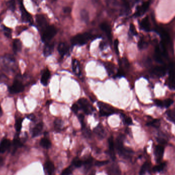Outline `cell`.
Instances as JSON below:
<instances>
[{
    "label": "cell",
    "instance_id": "cell-20",
    "mask_svg": "<svg viewBox=\"0 0 175 175\" xmlns=\"http://www.w3.org/2000/svg\"><path fill=\"white\" fill-rule=\"evenodd\" d=\"M109 149H110V156L111 157V158L113 160H115V144L114 143L113 139V137H111L109 139Z\"/></svg>",
    "mask_w": 175,
    "mask_h": 175
},
{
    "label": "cell",
    "instance_id": "cell-28",
    "mask_svg": "<svg viewBox=\"0 0 175 175\" xmlns=\"http://www.w3.org/2000/svg\"><path fill=\"white\" fill-rule=\"evenodd\" d=\"M45 168L49 175H51L54 171V165L51 161L46 162L45 163Z\"/></svg>",
    "mask_w": 175,
    "mask_h": 175
},
{
    "label": "cell",
    "instance_id": "cell-3",
    "mask_svg": "<svg viewBox=\"0 0 175 175\" xmlns=\"http://www.w3.org/2000/svg\"><path fill=\"white\" fill-rule=\"evenodd\" d=\"M57 30L54 26H48L42 31V40L43 42H48L57 34Z\"/></svg>",
    "mask_w": 175,
    "mask_h": 175
},
{
    "label": "cell",
    "instance_id": "cell-37",
    "mask_svg": "<svg viewBox=\"0 0 175 175\" xmlns=\"http://www.w3.org/2000/svg\"><path fill=\"white\" fill-rule=\"evenodd\" d=\"M166 164L165 163H161L159 165L156 166L153 168V171L154 172H161L162 170H164V167H165Z\"/></svg>",
    "mask_w": 175,
    "mask_h": 175
},
{
    "label": "cell",
    "instance_id": "cell-17",
    "mask_svg": "<svg viewBox=\"0 0 175 175\" xmlns=\"http://www.w3.org/2000/svg\"><path fill=\"white\" fill-rule=\"evenodd\" d=\"M69 49V48L68 46L63 42L60 43L57 47V50L59 54L63 57L67 54V52H68Z\"/></svg>",
    "mask_w": 175,
    "mask_h": 175
},
{
    "label": "cell",
    "instance_id": "cell-4",
    "mask_svg": "<svg viewBox=\"0 0 175 175\" xmlns=\"http://www.w3.org/2000/svg\"><path fill=\"white\" fill-rule=\"evenodd\" d=\"M98 106L102 116H109L115 113V110L112 106L102 102H99Z\"/></svg>",
    "mask_w": 175,
    "mask_h": 175
},
{
    "label": "cell",
    "instance_id": "cell-53",
    "mask_svg": "<svg viewBox=\"0 0 175 175\" xmlns=\"http://www.w3.org/2000/svg\"><path fill=\"white\" fill-rule=\"evenodd\" d=\"M84 119H85V117L83 114H80L79 116V121H80V123L82 124L83 127H85V124H84Z\"/></svg>",
    "mask_w": 175,
    "mask_h": 175
},
{
    "label": "cell",
    "instance_id": "cell-56",
    "mask_svg": "<svg viewBox=\"0 0 175 175\" xmlns=\"http://www.w3.org/2000/svg\"><path fill=\"white\" fill-rule=\"evenodd\" d=\"M105 45H106V44H105V42H101L99 44V48L101 50H103Z\"/></svg>",
    "mask_w": 175,
    "mask_h": 175
},
{
    "label": "cell",
    "instance_id": "cell-21",
    "mask_svg": "<svg viewBox=\"0 0 175 175\" xmlns=\"http://www.w3.org/2000/svg\"><path fill=\"white\" fill-rule=\"evenodd\" d=\"M160 32V35L162 39V42H164L166 44H170L172 43L171 41V39H170V36L168 35L167 32H166L165 31H164L163 29H161V31H159Z\"/></svg>",
    "mask_w": 175,
    "mask_h": 175
},
{
    "label": "cell",
    "instance_id": "cell-30",
    "mask_svg": "<svg viewBox=\"0 0 175 175\" xmlns=\"http://www.w3.org/2000/svg\"><path fill=\"white\" fill-rule=\"evenodd\" d=\"M93 161V159L92 157H89L83 162V165H85V167L87 170H89L92 167V163Z\"/></svg>",
    "mask_w": 175,
    "mask_h": 175
},
{
    "label": "cell",
    "instance_id": "cell-34",
    "mask_svg": "<svg viewBox=\"0 0 175 175\" xmlns=\"http://www.w3.org/2000/svg\"><path fill=\"white\" fill-rule=\"evenodd\" d=\"M150 164L148 163V162H145L142 166L141 170L140 171V175H144L146 172L148 170L150 167Z\"/></svg>",
    "mask_w": 175,
    "mask_h": 175
},
{
    "label": "cell",
    "instance_id": "cell-16",
    "mask_svg": "<svg viewBox=\"0 0 175 175\" xmlns=\"http://www.w3.org/2000/svg\"><path fill=\"white\" fill-rule=\"evenodd\" d=\"M11 145V142L7 139H5L2 140L0 143V153H4L7 150H8Z\"/></svg>",
    "mask_w": 175,
    "mask_h": 175
},
{
    "label": "cell",
    "instance_id": "cell-46",
    "mask_svg": "<svg viewBox=\"0 0 175 175\" xmlns=\"http://www.w3.org/2000/svg\"><path fill=\"white\" fill-rule=\"evenodd\" d=\"M83 134L86 137H90L91 133V131L89 129L86 128V127H83Z\"/></svg>",
    "mask_w": 175,
    "mask_h": 175
},
{
    "label": "cell",
    "instance_id": "cell-58",
    "mask_svg": "<svg viewBox=\"0 0 175 175\" xmlns=\"http://www.w3.org/2000/svg\"><path fill=\"white\" fill-rule=\"evenodd\" d=\"M2 114H3V112H2V108H1V107L0 106V117L2 116Z\"/></svg>",
    "mask_w": 175,
    "mask_h": 175
},
{
    "label": "cell",
    "instance_id": "cell-10",
    "mask_svg": "<svg viewBox=\"0 0 175 175\" xmlns=\"http://www.w3.org/2000/svg\"><path fill=\"white\" fill-rule=\"evenodd\" d=\"M164 148L162 145H158L155 148L154 154L156 161L160 162L164 156Z\"/></svg>",
    "mask_w": 175,
    "mask_h": 175
},
{
    "label": "cell",
    "instance_id": "cell-25",
    "mask_svg": "<svg viewBox=\"0 0 175 175\" xmlns=\"http://www.w3.org/2000/svg\"><path fill=\"white\" fill-rule=\"evenodd\" d=\"M43 128V124L42 123H40L37 124L36 126L34 127L32 131V136L34 137L38 136V135H40L41 133L42 132V130Z\"/></svg>",
    "mask_w": 175,
    "mask_h": 175
},
{
    "label": "cell",
    "instance_id": "cell-45",
    "mask_svg": "<svg viewBox=\"0 0 175 175\" xmlns=\"http://www.w3.org/2000/svg\"><path fill=\"white\" fill-rule=\"evenodd\" d=\"M62 126V121L60 119H57L54 121V127L57 130H60Z\"/></svg>",
    "mask_w": 175,
    "mask_h": 175
},
{
    "label": "cell",
    "instance_id": "cell-54",
    "mask_svg": "<svg viewBox=\"0 0 175 175\" xmlns=\"http://www.w3.org/2000/svg\"><path fill=\"white\" fill-rule=\"evenodd\" d=\"M155 104L157 105V106L159 107H164V103L163 101L160 100H156L155 101Z\"/></svg>",
    "mask_w": 175,
    "mask_h": 175
},
{
    "label": "cell",
    "instance_id": "cell-19",
    "mask_svg": "<svg viewBox=\"0 0 175 175\" xmlns=\"http://www.w3.org/2000/svg\"><path fill=\"white\" fill-rule=\"evenodd\" d=\"M140 25L142 29L146 31H151L150 23L148 17H146L142 20L140 22Z\"/></svg>",
    "mask_w": 175,
    "mask_h": 175
},
{
    "label": "cell",
    "instance_id": "cell-2",
    "mask_svg": "<svg viewBox=\"0 0 175 175\" xmlns=\"http://www.w3.org/2000/svg\"><path fill=\"white\" fill-rule=\"evenodd\" d=\"M2 63L4 69L7 71H15L16 68L15 59L13 56L9 54H7L2 58Z\"/></svg>",
    "mask_w": 175,
    "mask_h": 175
},
{
    "label": "cell",
    "instance_id": "cell-6",
    "mask_svg": "<svg viewBox=\"0 0 175 175\" xmlns=\"http://www.w3.org/2000/svg\"><path fill=\"white\" fill-rule=\"evenodd\" d=\"M79 106L80 107L85 114H90L93 111L92 106L89 103L88 101L85 98H81L78 101Z\"/></svg>",
    "mask_w": 175,
    "mask_h": 175
},
{
    "label": "cell",
    "instance_id": "cell-48",
    "mask_svg": "<svg viewBox=\"0 0 175 175\" xmlns=\"http://www.w3.org/2000/svg\"><path fill=\"white\" fill-rule=\"evenodd\" d=\"M124 121L125 122V124L130 125H132L133 124V122H132V120L130 117H125V116H124Z\"/></svg>",
    "mask_w": 175,
    "mask_h": 175
},
{
    "label": "cell",
    "instance_id": "cell-51",
    "mask_svg": "<svg viewBox=\"0 0 175 175\" xmlns=\"http://www.w3.org/2000/svg\"><path fill=\"white\" fill-rule=\"evenodd\" d=\"M114 48H115V52L117 54H119V50H118V45H119V41L117 39L115 40V41H114Z\"/></svg>",
    "mask_w": 175,
    "mask_h": 175
},
{
    "label": "cell",
    "instance_id": "cell-52",
    "mask_svg": "<svg viewBox=\"0 0 175 175\" xmlns=\"http://www.w3.org/2000/svg\"><path fill=\"white\" fill-rule=\"evenodd\" d=\"M124 76H125V73L123 70L122 69H119L118 71V72L117 73L115 77L117 78H121L124 77Z\"/></svg>",
    "mask_w": 175,
    "mask_h": 175
},
{
    "label": "cell",
    "instance_id": "cell-44",
    "mask_svg": "<svg viewBox=\"0 0 175 175\" xmlns=\"http://www.w3.org/2000/svg\"><path fill=\"white\" fill-rule=\"evenodd\" d=\"M173 100L170 99H167L165 100L164 101H163L164 107H165L166 108L169 107L173 103Z\"/></svg>",
    "mask_w": 175,
    "mask_h": 175
},
{
    "label": "cell",
    "instance_id": "cell-41",
    "mask_svg": "<svg viewBox=\"0 0 175 175\" xmlns=\"http://www.w3.org/2000/svg\"><path fill=\"white\" fill-rule=\"evenodd\" d=\"M7 6L10 10L11 11H14L15 9V1H10L7 2Z\"/></svg>",
    "mask_w": 175,
    "mask_h": 175
},
{
    "label": "cell",
    "instance_id": "cell-42",
    "mask_svg": "<svg viewBox=\"0 0 175 175\" xmlns=\"http://www.w3.org/2000/svg\"><path fill=\"white\" fill-rule=\"evenodd\" d=\"M73 172V169L71 166L67 167L62 172V175H70Z\"/></svg>",
    "mask_w": 175,
    "mask_h": 175
},
{
    "label": "cell",
    "instance_id": "cell-43",
    "mask_svg": "<svg viewBox=\"0 0 175 175\" xmlns=\"http://www.w3.org/2000/svg\"><path fill=\"white\" fill-rule=\"evenodd\" d=\"M147 125H150V126H153L155 127H158L160 125V122L158 120H154L153 121L149 122L147 124Z\"/></svg>",
    "mask_w": 175,
    "mask_h": 175
},
{
    "label": "cell",
    "instance_id": "cell-1",
    "mask_svg": "<svg viewBox=\"0 0 175 175\" xmlns=\"http://www.w3.org/2000/svg\"><path fill=\"white\" fill-rule=\"evenodd\" d=\"M93 38H95V36L88 32H85L74 36L71 40V42L73 45H83L86 44L89 41Z\"/></svg>",
    "mask_w": 175,
    "mask_h": 175
},
{
    "label": "cell",
    "instance_id": "cell-23",
    "mask_svg": "<svg viewBox=\"0 0 175 175\" xmlns=\"http://www.w3.org/2000/svg\"><path fill=\"white\" fill-rule=\"evenodd\" d=\"M161 52L160 51V48L158 46H156L155 49V53H154V59L155 61L159 63H163V60L162 58Z\"/></svg>",
    "mask_w": 175,
    "mask_h": 175
},
{
    "label": "cell",
    "instance_id": "cell-22",
    "mask_svg": "<svg viewBox=\"0 0 175 175\" xmlns=\"http://www.w3.org/2000/svg\"><path fill=\"white\" fill-rule=\"evenodd\" d=\"M72 70L75 74L79 75L80 74V64L76 59H73L72 63Z\"/></svg>",
    "mask_w": 175,
    "mask_h": 175
},
{
    "label": "cell",
    "instance_id": "cell-9",
    "mask_svg": "<svg viewBox=\"0 0 175 175\" xmlns=\"http://www.w3.org/2000/svg\"><path fill=\"white\" fill-rule=\"evenodd\" d=\"M36 22L37 25L39 28L41 29L42 31L48 26L47 19L43 15H36Z\"/></svg>",
    "mask_w": 175,
    "mask_h": 175
},
{
    "label": "cell",
    "instance_id": "cell-33",
    "mask_svg": "<svg viewBox=\"0 0 175 175\" xmlns=\"http://www.w3.org/2000/svg\"><path fill=\"white\" fill-rule=\"evenodd\" d=\"M167 114L168 119L175 124V109L168 111Z\"/></svg>",
    "mask_w": 175,
    "mask_h": 175
},
{
    "label": "cell",
    "instance_id": "cell-7",
    "mask_svg": "<svg viewBox=\"0 0 175 175\" xmlns=\"http://www.w3.org/2000/svg\"><path fill=\"white\" fill-rule=\"evenodd\" d=\"M24 85L20 81L15 79L14 83L9 88V91L11 94H17L23 91Z\"/></svg>",
    "mask_w": 175,
    "mask_h": 175
},
{
    "label": "cell",
    "instance_id": "cell-14",
    "mask_svg": "<svg viewBox=\"0 0 175 175\" xmlns=\"http://www.w3.org/2000/svg\"><path fill=\"white\" fill-rule=\"evenodd\" d=\"M167 69L163 66H156L152 69V72L155 76L158 77H162L165 76L167 72Z\"/></svg>",
    "mask_w": 175,
    "mask_h": 175
},
{
    "label": "cell",
    "instance_id": "cell-32",
    "mask_svg": "<svg viewBox=\"0 0 175 175\" xmlns=\"http://www.w3.org/2000/svg\"><path fill=\"white\" fill-rule=\"evenodd\" d=\"M80 17L83 21L87 22L89 21V17L88 12H87L86 9H83L80 11Z\"/></svg>",
    "mask_w": 175,
    "mask_h": 175
},
{
    "label": "cell",
    "instance_id": "cell-49",
    "mask_svg": "<svg viewBox=\"0 0 175 175\" xmlns=\"http://www.w3.org/2000/svg\"><path fill=\"white\" fill-rule=\"evenodd\" d=\"M108 161H96L95 162V165L97 167H102L108 163Z\"/></svg>",
    "mask_w": 175,
    "mask_h": 175
},
{
    "label": "cell",
    "instance_id": "cell-12",
    "mask_svg": "<svg viewBox=\"0 0 175 175\" xmlns=\"http://www.w3.org/2000/svg\"><path fill=\"white\" fill-rule=\"evenodd\" d=\"M100 27L102 31L105 32L107 37L111 42L112 41V29L110 25L105 22H103L100 24Z\"/></svg>",
    "mask_w": 175,
    "mask_h": 175
},
{
    "label": "cell",
    "instance_id": "cell-11",
    "mask_svg": "<svg viewBox=\"0 0 175 175\" xmlns=\"http://www.w3.org/2000/svg\"><path fill=\"white\" fill-rule=\"evenodd\" d=\"M150 4V2H145L142 4L141 6L137 7V10L135 12V15L136 17H139L143 15L147 10Z\"/></svg>",
    "mask_w": 175,
    "mask_h": 175
},
{
    "label": "cell",
    "instance_id": "cell-27",
    "mask_svg": "<svg viewBox=\"0 0 175 175\" xmlns=\"http://www.w3.org/2000/svg\"><path fill=\"white\" fill-rule=\"evenodd\" d=\"M104 65H105V68L107 69L109 75L111 76L113 74L115 71V65L113 63L110 62H105Z\"/></svg>",
    "mask_w": 175,
    "mask_h": 175
},
{
    "label": "cell",
    "instance_id": "cell-50",
    "mask_svg": "<svg viewBox=\"0 0 175 175\" xmlns=\"http://www.w3.org/2000/svg\"><path fill=\"white\" fill-rule=\"evenodd\" d=\"M79 106L77 104H73L72 105V107H71V110H72V111H73L74 113L76 114L78 111H79Z\"/></svg>",
    "mask_w": 175,
    "mask_h": 175
},
{
    "label": "cell",
    "instance_id": "cell-55",
    "mask_svg": "<svg viewBox=\"0 0 175 175\" xmlns=\"http://www.w3.org/2000/svg\"><path fill=\"white\" fill-rule=\"evenodd\" d=\"M63 11L64 12V13L68 14V13H70L71 12V8L69 7H64L63 9Z\"/></svg>",
    "mask_w": 175,
    "mask_h": 175
},
{
    "label": "cell",
    "instance_id": "cell-18",
    "mask_svg": "<svg viewBox=\"0 0 175 175\" xmlns=\"http://www.w3.org/2000/svg\"><path fill=\"white\" fill-rule=\"evenodd\" d=\"M53 43H47L44 48L43 54L45 57H48L51 54L54 49Z\"/></svg>",
    "mask_w": 175,
    "mask_h": 175
},
{
    "label": "cell",
    "instance_id": "cell-31",
    "mask_svg": "<svg viewBox=\"0 0 175 175\" xmlns=\"http://www.w3.org/2000/svg\"><path fill=\"white\" fill-rule=\"evenodd\" d=\"M22 144L21 142L18 140V139L15 138L13 142V150H12V154L15 153L17 149L22 146Z\"/></svg>",
    "mask_w": 175,
    "mask_h": 175
},
{
    "label": "cell",
    "instance_id": "cell-57",
    "mask_svg": "<svg viewBox=\"0 0 175 175\" xmlns=\"http://www.w3.org/2000/svg\"><path fill=\"white\" fill-rule=\"evenodd\" d=\"M28 118L29 119L31 120V121H34V119H35V116H34V114H30L28 116Z\"/></svg>",
    "mask_w": 175,
    "mask_h": 175
},
{
    "label": "cell",
    "instance_id": "cell-15",
    "mask_svg": "<svg viewBox=\"0 0 175 175\" xmlns=\"http://www.w3.org/2000/svg\"><path fill=\"white\" fill-rule=\"evenodd\" d=\"M50 76H51V74H50V71H49L48 69H45V71H44L42 77H41V83L43 85L47 86L48 85Z\"/></svg>",
    "mask_w": 175,
    "mask_h": 175
},
{
    "label": "cell",
    "instance_id": "cell-59",
    "mask_svg": "<svg viewBox=\"0 0 175 175\" xmlns=\"http://www.w3.org/2000/svg\"><path fill=\"white\" fill-rule=\"evenodd\" d=\"M3 163V160H2V159L0 158V165H1V164Z\"/></svg>",
    "mask_w": 175,
    "mask_h": 175
},
{
    "label": "cell",
    "instance_id": "cell-47",
    "mask_svg": "<svg viewBox=\"0 0 175 175\" xmlns=\"http://www.w3.org/2000/svg\"><path fill=\"white\" fill-rule=\"evenodd\" d=\"M130 31L132 35H136L137 34V31L136 30L135 27L133 24H131L130 26Z\"/></svg>",
    "mask_w": 175,
    "mask_h": 175
},
{
    "label": "cell",
    "instance_id": "cell-36",
    "mask_svg": "<svg viewBox=\"0 0 175 175\" xmlns=\"http://www.w3.org/2000/svg\"><path fill=\"white\" fill-rule=\"evenodd\" d=\"M72 164L74 165V167H80L83 164V162L82 160H80L78 158H75L73 160Z\"/></svg>",
    "mask_w": 175,
    "mask_h": 175
},
{
    "label": "cell",
    "instance_id": "cell-8",
    "mask_svg": "<svg viewBox=\"0 0 175 175\" xmlns=\"http://www.w3.org/2000/svg\"><path fill=\"white\" fill-rule=\"evenodd\" d=\"M20 10L22 12V20L24 22H28V23H29L30 24H33V19H32L31 15L27 12V10L25 9V7L23 4V2H21L20 3Z\"/></svg>",
    "mask_w": 175,
    "mask_h": 175
},
{
    "label": "cell",
    "instance_id": "cell-26",
    "mask_svg": "<svg viewBox=\"0 0 175 175\" xmlns=\"http://www.w3.org/2000/svg\"><path fill=\"white\" fill-rule=\"evenodd\" d=\"M109 173L110 175H120L121 171L117 165L113 164L109 169Z\"/></svg>",
    "mask_w": 175,
    "mask_h": 175
},
{
    "label": "cell",
    "instance_id": "cell-40",
    "mask_svg": "<svg viewBox=\"0 0 175 175\" xmlns=\"http://www.w3.org/2000/svg\"><path fill=\"white\" fill-rule=\"evenodd\" d=\"M138 46L140 49H144L147 46V42L143 40H140L138 43Z\"/></svg>",
    "mask_w": 175,
    "mask_h": 175
},
{
    "label": "cell",
    "instance_id": "cell-13",
    "mask_svg": "<svg viewBox=\"0 0 175 175\" xmlns=\"http://www.w3.org/2000/svg\"><path fill=\"white\" fill-rule=\"evenodd\" d=\"M94 132L95 135H96L97 137L100 139H102L105 137L106 136V133H105V130H104L103 126L102 125L99 124L94 128Z\"/></svg>",
    "mask_w": 175,
    "mask_h": 175
},
{
    "label": "cell",
    "instance_id": "cell-5",
    "mask_svg": "<svg viewBox=\"0 0 175 175\" xmlns=\"http://www.w3.org/2000/svg\"><path fill=\"white\" fill-rule=\"evenodd\" d=\"M170 76L168 80V86L173 90L175 89V64L170 63L169 68Z\"/></svg>",
    "mask_w": 175,
    "mask_h": 175
},
{
    "label": "cell",
    "instance_id": "cell-39",
    "mask_svg": "<svg viewBox=\"0 0 175 175\" xmlns=\"http://www.w3.org/2000/svg\"><path fill=\"white\" fill-rule=\"evenodd\" d=\"M3 29L4 31V35L6 37L10 38L11 36L12 30L11 29L8 27H6L5 26H2Z\"/></svg>",
    "mask_w": 175,
    "mask_h": 175
},
{
    "label": "cell",
    "instance_id": "cell-29",
    "mask_svg": "<svg viewBox=\"0 0 175 175\" xmlns=\"http://www.w3.org/2000/svg\"><path fill=\"white\" fill-rule=\"evenodd\" d=\"M40 144L44 148H50L51 146V143L50 140L48 139L47 138H43L41 139L40 141Z\"/></svg>",
    "mask_w": 175,
    "mask_h": 175
},
{
    "label": "cell",
    "instance_id": "cell-35",
    "mask_svg": "<svg viewBox=\"0 0 175 175\" xmlns=\"http://www.w3.org/2000/svg\"><path fill=\"white\" fill-rule=\"evenodd\" d=\"M161 50L160 49V51L161 52L162 55L164 57H167L168 54H167V47H166L165 43L162 41L161 42Z\"/></svg>",
    "mask_w": 175,
    "mask_h": 175
},
{
    "label": "cell",
    "instance_id": "cell-24",
    "mask_svg": "<svg viewBox=\"0 0 175 175\" xmlns=\"http://www.w3.org/2000/svg\"><path fill=\"white\" fill-rule=\"evenodd\" d=\"M22 49V43L19 39H15L13 42V50L15 54L20 52Z\"/></svg>",
    "mask_w": 175,
    "mask_h": 175
},
{
    "label": "cell",
    "instance_id": "cell-38",
    "mask_svg": "<svg viewBox=\"0 0 175 175\" xmlns=\"http://www.w3.org/2000/svg\"><path fill=\"white\" fill-rule=\"evenodd\" d=\"M22 122L23 119L21 118H19L15 122V129L17 130L18 132L21 131V128H22Z\"/></svg>",
    "mask_w": 175,
    "mask_h": 175
}]
</instances>
